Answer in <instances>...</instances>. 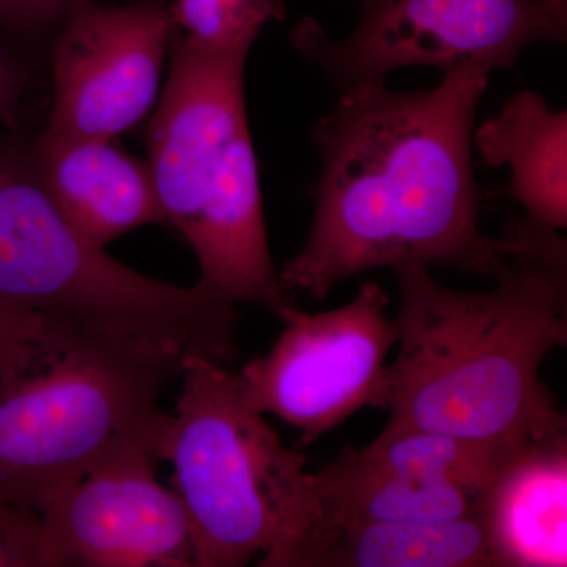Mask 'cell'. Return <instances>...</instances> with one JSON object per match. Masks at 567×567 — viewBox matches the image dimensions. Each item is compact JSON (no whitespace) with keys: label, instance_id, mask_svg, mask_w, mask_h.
I'll use <instances>...</instances> for the list:
<instances>
[{"label":"cell","instance_id":"obj_1","mask_svg":"<svg viewBox=\"0 0 567 567\" xmlns=\"http://www.w3.org/2000/svg\"><path fill=\"white\" fill-rule=\"evenodd\" d=\"M488 76L465 65L434 89L372 82L341 92L311 132L322 169L308 238L278 271L287 292L323 300L353 276L409 265L494 278L509 244L481 233L473 171Z\"/></svg>","mask_w":567,"mask_h":567},{"label":"cell","instance_id":"obj_2","mask_svg":"<svg viewBox=\"0 0 567 567\" xmlns=\"http://www.w3.org/2000/svg\"><path fill=\"white\" fill-rule=\"evenodd\" d=\"M494 289L464 292L429 268H395L399 352L388 364L390 427H415L522 450L566 435L540 379L567 344V256L559 230L525 216Z\"/></svg>","mask_w":567,"mask_h":567},{"label":"cell","instance_id":"obj_3","mask_svg":"<svg viewBox=\"0 0 567 567\" xmlns=\"http://www.w3.org/2000/svg\"><path fill=\"white\" fill-rule=\"evenodd\" d=\"M0 303L66 339L126 347L183 365L238 358L237 305L158 281L89 244L40 181L32 148H0Z\"/></svg>","mask_w":567,"mask_h":567},{"label":"cell","instance_id":"obj_4","mask_svg":"<svg viewBox=\"0 0 567 567\" xmlns=\"http://www.w3.org/2000/svg\"><path fill=\"white\" fill-rule=\"evenodd\" d=\"M249 51L208 50L174 33L169 71L147 126V166L164 221L185 238L205 292L276 312L292 303L265 227L246 112Z\"/></svg>","mask_w":567,"mask_h":567},{"label":"cell","instance_id":"obj_5","mask_svg":"<svg viewBox=\"0 0 567 567\" xmlns=\"http://www.w3.org/2000/svg\"><path fill=\"white\" fill-rule=\"evenodd\" d=\"M182 391L152 439L174 468L192 529L194 567H286L315 525V477L246 402L226 364L189 358Z\"/></svg>","mask_w":567,"mask_h":567},{"label":"cell","instance_id":"obj_6","mask_svg":"<svg viewBox=\"0 0 567 567\" xmlns=\"http://www.w3.org/2000/svg\"><path fill=\"white\" fill-rule=\"evenodd\" d=\"M181 372L163 358L80 339L0 386V502L40 514L123 447L152 450L159 395Z\"/></svg>","mask_w":567,"mask_h":567},{"label":"cell","instance_id":"obj_7","mask_svg":"<svg viewBox=\"0 0 567 567\" xmlns=\"http://www.w3.org/2000/svg\"><path fill=\"white\" fill-rule=\"evenodd\" d=\"M566 35L567 6L557 0H361L346 39L331 40L305 18L290 41L344 92L405 66L513 70L529 44L565 43Z\"/></svg>","mask_w":567,"mask_h":567},{"label":"cell","instance_id":"obj_8","mask_svg":"<svg viewBox=\"0 0 567 567\" xmlns=\"http://www.w3.org/2000/svg\"><path fill=\"white\" fill-rule=\"evenodd\" d=\"M390 297L365 282L350 303L306 312L293 303L276 316L286 328L270 352L238 372L246 402L301 432L309 446L365 406L388 410V354L398 330L386 309Z\"/></svg>","mask_w":567,"mask_h":567},{"label":"cell","instance_id":"obj_9","mask_svg":"<svg viewBox=\"0 0 567 567\" xmlns=\"http://www.w3.org/2000/svg\"><path fill=\"white\" fill-rule=\"evenodd\" d=\"M174 33L169 6L158 0L74 10L52 47L43 132L117 140L140 125L162 96Z\"/></svg>","mask_w":567,"mask_h":567},{"label":"cell","instance_id":"obj_10","mask_svg":"<svg viewBox=\"0 0 567 567\" xmlns=\"http://www.w3.org/2000/svg\"><path fill=\"white\" fill-rule=\"evenodd\" d=\"M151 446H126L41 509L44 567H194L188 516L156 477Z\"/></svg>","mask_w":567,"mask_h":567},{"label":"cell","instance_id":"obj_11","mask_svg":"<svg viewBox=\"0 0 567 567\" xmlns=\"http://www.w3.org/2000/svg\"><path fill=\"white\" fill-rule=\"evenodd\" d=\"M31 148L51 199L96 248L148 224H166L147 162L115 140L41 132Z\"/></svg>","mask_w":567,"mask_h":567},{"label":"cell","instance_id":"obj_12","mask_svg":"<svg viewBox=\"0 0 567 567\" xmlns=\"http://www.w3.org/2000/svg\"><path fill=\"white\" fill-rule=\"evenodd\" d=\"M566 435L514 457L477 498L506 567L566 566Z\"/></svg>","mask_w":567,"mask_h":567},{"label":"cell","instance_id":"obj_13","mask_svg":"<svg viewBox=\"0 0 567 567\" xmlns=\"http://www.w3.org/2000/svg\"><path fill=\"white\" fill-rule=\"evenodd\" d=\"M287 567H506L480 514L442 522L347 525L305 540Z\"/></svg>","mask_w":567,"mask_h":567},{"label":"cell","instance_id":"obj_14","mask_svg":"<svg viewBox=\"0 0 567 567\" xmlns=\"http://www.w3.org/2000/svg\"><path fill=\"white\" fill-rule=\"evenodd\" d=\"M473 147L491 167H507L511 194L529 218L567 226V114L536 92L520 91L473 132Z\"/></svg>","mask_w":567,"mask_h":567},{"label":"cell","instance_id":"obj_15","mask_svg":"<svg viewBox=\"0 0 567 567\" xmlns=\"http://www.w3.org/2000/svg\"><path fill=\"white\" fill-rule=\"evenodd\" d=\"M312 477L317 517L295 551L323 529L472 516L480 498L475 492L454 484L425 483L369 464L358 456L353 446H346L334 461L312 473Z\"/></svg>","mask_w":567,"mask_h":567},{"label":"cell","instance_id":"obj_16","mask_svg":"<svg viewBox=\"0 0 567 567\" xmlns=\"http://www.w3.org/2000/svg\"><path fill=\"white\" fill-rule=\"evenodd\" d=\"M527 447L507 450L464 436L386 425L375 440L354 451L388 472L425 483L454 484L481 495Z\"/></svg>","mask_w":567,"mask_h":567},{"label":"cell","instance_id":"obj_17","mask_svg":"<svg viewBox=\"0 0 567 567\" xmlns=\"http://www.w3.org/2000/svg\"><path fill=\"white\" fill-rule=\"evenodd\" d=\"M177 35L208 50H251L265 25L286 17L282 0H173Z\"/></svg>","mask_w":567,"mask_h":567},{"label":"cell","instance_id":"obj_18","mask_svg":"<svg viewBox=\"0 0 567 567\" xmlns=\"http://www.w3.org/2000/svg\"><path fill=\"white\" fill-rule=\"evenodd\" d=\"M69 341L37 317L0 303V386L28 374Z\"/></svg>","mask_w":567,"mask_h":567},{"label":"cell","instance_id":"obj_19","mask_svg":"<svg viewBox=\"0 0 567 567\" xmlns=\"http://www.w3.org/2000/svg\"><path fill=\"white\" fill-rule=\"evenodd\" d=\"M0 567H44L39 513L0 502Z\"/></svg>","mask_w":567,"mask_h":567},{"label":"cell","instance_id":"obj_20","mask_svg":"<svg viewBox=\"0 0 567 567\" xmlns=\"http://www.w3.org/2000/svg\"><path fill=\"white\" fill-rule=\"evenodd\" d=\"M110 0H0V28L11 32L43 31L55 22H63L81 7Z\"/></svg>","mask_w":567,"mask_h":567},{"label":"cell","instance_id":"obj_21","mask_svg":"<svg viewBox=\"0 0 567 567\" xmlns=\"http://www.w3.org/2000/svg\"><path fill=\"white\" fill-rule=\"evenodd\" d=\"M28 92V73L22 63L0 44V130L9 128L20 114Z\"/></svg>","mask_w":567,"mask_h":567},{"label":"cell","instance_id":"obj_22","mask_svg":"<svg viewBox=\"0 0 567 567\" xmlns=\"http://www.w3.org/2000/svg\"><path fill=\"white\" fill-rule=\"evenodd\" d=\"M557 2L563 3V6H567V0H557Z\"/></svg>","mask_w":567,"mask_h":567}]
</instances>
